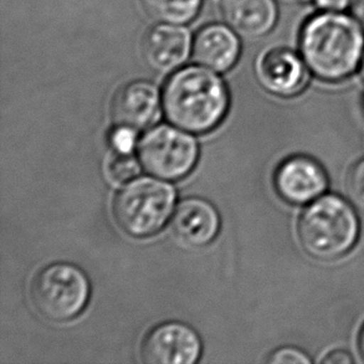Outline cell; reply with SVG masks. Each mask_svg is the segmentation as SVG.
I'll list each match as a JSON object with an SVG mask.
<instances>
[{"label":"cell","mask_w":364,"mask_h":364,"mask_svg":"<svg viewBox=\"0 0 364 364\" xmlns=\"http://www.w3.org/2000/svg\"><path fill=\"white\" fill-rule=\"evenodd\" d=\"M317 10L323 11H346L350 9L352 0H311Z\"/></svg>","instance_id":"ffe728a7"},{"label":"cell","mask_w":364,"mask_h":364,"mask_svg":"<svg viewBox=\"0 0 364 364\" xmlns=\"http://www.w3.org/2000/svg\"><path fill=\"white\" fill-rule=\"evenodd\" d=\"M202 353V341L192 327L167 322L154 327L143 341L141 355L148 364H193Z\"/></svg>","instance_id":"ba28073f"},{"label":"cell","mask_w":364,"mask_h":364,"mask_svg":"<svg viewBox=\"0 0 364 364\" xmlns=\"http://www.w3.org/2000/svg\"><path fill=\"white\" fill-rule=\"evenodd\" d=\"M111 146L117 153H131L137 143V131L126 126H117L109 137Z\"/></svg>","instance_id":"ac0fdd59"},{"label":"cell","mask_w":364,"mask_h":364,"mask_svg":"<svg viewBox=\"0 0 364 364\" xmlns=\"http://www.w3.org/2000/svg\"><path fill=\"white\" fill-rule=\"evenodd\" d=\"M139 162L131 153H117L109 163V178L119 184L131 182L141 173Z\"/></svg>","instance_id":"2e32d148"},{"label":"cell","mask_w":364,"mask_h":364,"mask_svg":"<svg viewBox=\"0 0 364 364\" xmlns=\"http://www.w3.org/2000/svg\"><path fill=\"white\" fill-rule=\"evenodd\" d=\"M267 362L272 364H310L312 360L304 350L295 347H284L275 350Z\"/></svg>","instance_id":"d6986e66"},{"label":"cell","mask_w":364,"mask_h":364,"mask_svg":"<svg viewBox=\"0 0 364 364\" xmlns=\"http://www.w3.org/2000/svg\"><path fill=\"white\" fill-rule=\"evenodd\" d=\"M274 184L284 200L294 205H305L323 196L328 179L325 169L315 159L294 156L277 167Z\"/></svg>","instance_id":"9c48e42d"},{"label":"cell","mask_w":364,"mask_h":364,"mask_svg":"<svg viewBox=\"0 0 364 364\" xmlns=\"http://www.w3.org/2000/svg\"><path fill=\"white\" fill-rule=\"evenodd\" d=\"M360 355H362V357H363V358H364V326H363V328H362V331H360Z\"/></svg>","instance_id":"603a6c76"},{"label":"cell","mask_w":364,"mask_h":364,"mask_svg":"<svg viewBox=\"0 0 364 364\" xmlns=\"http://www.w3.org/2000/svg\"><path fill=\"white\" fill-rule=\"evenodd\" d=\"M347 193L350 203L364 214V158L350 169L347 179Z\"/></svg>","instance_id":"e0dca14e"},{"label":"cell","mask_w":364,"mask_h":364,"mask_svg":"<svg viewBox=\"0 0 364 364\" xmlns=\"http://www.w3.org/2000/svg\"><path fill=\"white\" fill-rule=\"evenodd\" d=\"M91 292L89 279L77 266L56 262L38 272L30 286L35 310L44 318L65 322L79 316Z\"/></svg>","instance_id":"5b68a950"},{"label":"cell","mask_w":364,"mask_h":364,"mask_svg":"<svg viewBox=\"0 0 364 364\" xmlns=\"http://www.w3.org/2000/svg\"><path fill=\"white\" fill-rule=\"evenodd\" d=\"M350 11L364 29V0H352Z\"/></svg>","instance_id":"7402d4cb"},{"label":"cell","mask_w":364,"mask_h":364,"mask_svg":"<svg viewBox=\"0 0 364 364\" xmlns=\"http://www.w3.org/2000/svg\"><path fill=\"white\" fill-rule=\"evenodd\" d=\"M255 71L261 86L280 97L302 92L311 76L300 53L286 46H275L262 53L256 61Z\"/></svg>","instance_id":"52a82bcc"},{"label":"cell","mask_w":364,"mask_h":364,"mask_svg":"<svg viewBox=\"0 0 364 364\" xmlns=\"http://www.w3.org/2000/svg\"><path fill=\"white\" fill-rule=\"evenodd\" d=\"M358 73H360V77H362V79H363L364 81V55L363 59H362V63H360V71H358Z\"/></svg>","instance_id":"cb8c5ba5"},{"label":"cell","mask_w":364,"mask_h":364,"mask_svg":"<svg viewBox=\"0 0 364 364\" xmlns=\"http://www.w3.org/2000/svg\"><path fill=\"white\" fill-rule=\"evenodd\" d=\"M299 53L316 79L345 81L360 71L364 29L350 13L317 10L301 26Z\"/></svg>","instance_id":"6da1fadb"},{"label":"cell","mask_w":364,"mask_h":364,"mask_svg":"<svg viewBox=\"0 0 364 364\" xmlns=\"http://www.w3.org/2000/svg\"><path fill=\"white\" fill-rule=\"evenodd\" d=\"M321 362L325 364H350L353 363L355 360L348 352L337 350L330 352L328 355H326L325 358H322Z\"/></svg>","instance_id":"44dd1931"},{"label":"cell","mask_w":364,"mask_h":364,"mask_svg":"<svg viewBox=\"0 0 364 364\" xmlns=\"http://www.w3.org/2000/svg\"><path fill=\"white\" fill-rule=\"evenodd\" d=\"M309 1H311V0H309Z\"/></svg>","instance_id":"d4e9b609"},{"label":"cell","mask_w":364,"mask_h":364,"mask_svg":"<svg viewBox=\"0 0 364 364\" xmlns=\"http://www.w3.org/2000/svg\"><path fill=\"white\" fill-rule=\"evenodd\" d=\"M223 18L244 38H262L271 33L279 20L276 0H223Z\"/></svg>","instance_id":"5bb4252c"},{"label":"cell","mask_w":364,"mask_h":364,"mask_svg":"<svg viewBox=\"0 0 364 364\" xmlns=\"http://www.w3.org/2000/svg\"><path fill=\"white\" fill-rule=\"evenodd\" d=\"M360 218L350 203L323 194L307 204L299 220V239L309 255L332 261L352 250L360 237Z\"/></svg>","instance_id":"3957f363"},{"label":"cell","mask_w":364,"mask_h":364,"mask_svg":"<svg viewBox=\"0 0 364 364\" xmlns=\"http://www.w3.org/2000/svg\"><path fill=\"white\" fill-rule=\"evenodd\" d=\"M237 35L228 24L205 25L193 40V59L213 71L227 73L237 64L242 53Z\"/></svg>","instance_id":"7c38bea8"},{"label":"cell","mask_w":364,"mask_h":364,"mask_svg":"<svg viewBox=\"0 0 364 364\" xmlns=\"http://www.w3.org/2000/svg\"><path fill=\"white\" fill-rule=\"evenodd\" d=\"M147 14L163 24L192 23L202 9L203 0H141Z\"/></svg>","instance_id":"9a60e30c"},{"label":"cell","mask_w":364,"mask_h":364,"mask_svg":"<svg viewBox=\"0 0 364 364\" xmlns=\"http://www.w3.org/2000/svg\"><path fill=\"white\" fill-rule=\"evenodd\" d=\"M192 51V34L182 25L158 23L148 30L143 39V56L147 64L159 73L179 69Z\"/></svg>","instance_id":"30bf717a"},{"label":"cell","mask_w":364,"mask_h":364,"mask_svg":"<svg viewBox=\"0 0 364 364\" xmlns=\"http://www.w3.org/2000/svg\"><path fill=\"white\" fill-rule=\"evenodd\" d=\"M159 106L161 96L157 87L152 82L138 80L119 90L112 101L111 114L117 126L138 131L157 121Z\"/></svg>","instance_id":"8fae6325"},{"label":"cell","mask_w":364,"mask_h":364,"mask_svg":"<svg viewBox=\"0 0 364 364\" xmlns=\"http://www.w3.org/2000/svg\"><path fill=\"white\" fill-rule=\"evenodd\" d=\"M229 92L219 75L204 66H186L168 79L162 105L169 122L192 133L217 127L229 109Z\"/></svg>","instance_id":"7a4b0ae2"},{"label":"cell","mask_w":364,"mask_h":364,"mask_svg":"<svg viewBox=\"0 0 364 364\" xmlns=\"http://www.w3.org/2000/svg\"><path fill=\"white\" fill-rule=\"evenodd\" d=\"M139 161L154 177L177 181L192 172L198 159V144L188 133L171 126L151 128L138 143Z\"/></svg>","instance_id":"8992f818"},{"label":"cell","mask_w":364,"mask_h":364,"mask_svg":"<svg viewBox=\"0 0 364 364\" xmlns=\"http://www.w3.org/2000/svg\"><path fill=\"white\" fill-rule=\"evenodd\" d=\"M176 198L168 183L153 178L133 179L114 198V219L131 237H151L172 217Z\"/></svg>","instance_id":"277c9868"},{"label":"cell","mask_w":364,"mask_h":364,"mask_svg":"<svg viewBox=\"0 0 364 364\" xmlns=\"http://www.w3.org/2000/svg\"><path fill=\"white\" fill-rule=\"evenodd\" d=\"M219 229L220 218L217 209L200 198H189L179 203L173 215V234L184 245H208L215 239Z\"/></svg>","instance_id":"4fadbf2b"}]
</instances>
